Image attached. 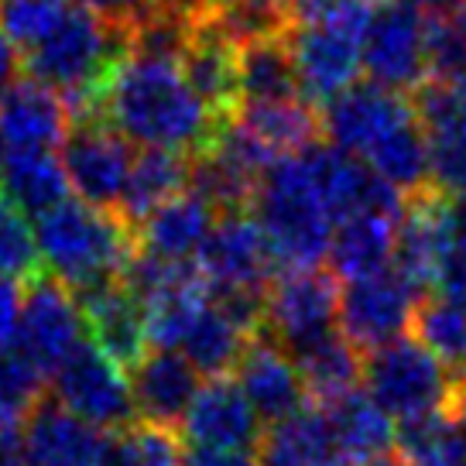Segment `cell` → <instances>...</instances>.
Returning <instances> with one entry per match:
<instances>
[{
    "label": "cell",
    "mask_w": 466,
    "mask_h": 466,
    "mask_svg": "<svg viewBox=\"0 0 466 466\" xmlns=\"http://www.w3.org/2000/svg\"><path fill=\"white\" fill-rule=\"evenodd\" d=\"M261 466H295V463H268V460H261Z\"/></svg>",
    "instance_id": "obj_48"
},
{
    "label": "cell",
    "mask_w": 466,
    "mask_h": 466,
    "mask_svg": "<svg viewBox=\"0 0 466 466\" xmlns=\"http://www.w3.org/2000/svg\"><path fill=\"white\" fill-rule=\"evenodd\" d=\"M302 151L285 155L271 168H264L250 196V217L268 237L281 271L319 268L336 230Z\"/></svg>",
    "instance_id": "obj_3"
},
{
    "label": "cell",
    "mask_w": 466,
    "mask_h": 466,
    "mask_svg": "<svg viewBox=\"0 0 466 466\" xmlns=\"http://www.w3.org/2000/svg\"><path fill=\"white\" fill-rule=\"evenodd\" d=\"M291 360L306 380V391L319 405H329L336 398L357 391V384L364 378V353L353 347L339 329L312 339L302 350H295Z\"/></svg>",
    "instance_id": "obj_30"
},
{
    "label": "cell",
    "mask_w": 466,
    "mask_h": 466,
    "mask_svg": "<svg viewBox=\"0 0 466 466\" xmlns=\"http://www.w3.org/2000/svg\"><path fill=\"white\" fill-rule=\"evenodd\" d=\"M336 312H339V278L333 271L322 268L278 271L264 295L261 333L295 353L312 339L333 333Z\"/></svg>",
    "instance_id": "obj_12"
},
{
    "label": "cell",
    "mask_w": 466,
    "mask_h": 466,
    "mask_svg": "<svg viewBox=\"0 0 466 466\" xmlns=\"http://www.w3.org/2000/svg\"><path fill=\"white\" fill-rule=\"evenodd\" d=\"M137 422L161 429L182 425L192 398L203 388V374L175 350H145V357L127 370Z\"/></svg>",
    "instance_id": "obj_18"
},
{
    "label": "cell",
    "mask_w": 466,
    "mask_h": 466,
    "mask_svg": "<svg viewBox=\"0 0 466 466\" xmlns=\"http://www.w3.org/2000/svg\"><path fill=\"white\" fill-rule=\"evenodd\" d=\"M264 7H271V11H278L281 17H289V25H291V15H295V7L302 4V0H261Z\"/></svg>",
    "instance_id": "obj_46"
},
{
    "label": "cell",
    "mask_w": 466,
    "mask_h": 466,
    "mask_svg": "<svg viewBox=\"0 0 466 466\" xmlns=\"http://www.w3.org/2000/svg\"><path fill=\"white\" fill-rule=\"evenodd\" d=\"M73 127V106L48 86L21 76L0 96V147L7 151H56Z\"/></svg>",
    "instance_id": "obj_17"
},
{
    "label": "cell",
    "mask_w": 466,
    "mask_h": 466,
    "mask_svg": "<svg viewBox=\"0 0 466 466\" xmlns=\"http://www.w3.org/2000/svg\"><path fill=\"white\" fill-rule=\"evenodd\" d=\"M360 466H411L405 460V456H394V452H380V456H374V460H367V463Z\"/></svg>",
    "instance_id": "obj_47"
},
{
    "label": "cell",
    "mask_w": 466,
    "mask_h": 466,
    "mask_svg": "<svg viewBox=\"0 0 466 466\" xmlns=\"http://www.w3.org/2000/svg\"><path fill=\"white\" fill-rule=\"evenodd\" d=\"M103 466H182V446L175 429L131 422L106 436Z\"/></svg>",
    "instance_id": "obj_34"
},
{
    "label": "cell",
    "mask_w": 466,
    "mask_h": 466,
    "mask_svg": "<svg viewBox=\"0 0 466 466\" xmlns=\"http://www.w3.org/2000/svg\"><path fill=\"white\" fill-rule=\"evenodd\" d=\"M0 466H28L25 422L21 425H0Z\"/></svg>",
    "instance_id": "obj_43"
},
{
    "label": "cell",
    "mask_w": 466,
    "mask_h": 466,
    "mask_svg": "<svg viewBox=\"0 0 466 466\" xmlns=\"http://www.w3.org/2000/svg\"><path fill=\"white\" fill-rule=\"evenodd\" d=\"M155 4H161V0H155Z\"/></svg>",
    "instance_id": "obj_50"
},
{
    "label": "cell",
    "mask_w": 466,
    "mask_h": 466,
    "mask_svg": "<svg viewBox=\"0 0 466 466\" xmlns=\"http://www.w3.org/2000/svg\"><path fill=\"white\" fill-rule=\"evenodd\" d=\"M237 86H240V103H275V100L302 96L285 35L240 45V56H237Z\"/></svg>",
    "instance_id": "obj_32"
},
{
    "label": "cell",
    "mask_w": 466,
    "mask_h": 466,
    "mask_svg": "<svg viewBox=\"0 0 466 466\" xmlns=\"http://www.w3.org/2000/svg\"><path fill=\"white\" fill-rule=\"evenodd\" d=\"M322 408L329 415L339 466H360L394 446V419L367 391H350Z\"/></svg>",
    "instance_id": "obj_25"
},
{
    "label": "cell",
    "mask_w": 466,
    "mask_h": 466,
    "mask_svg": "<svg viewBox=\"0 0 466 466\" xmlns=\"http://www.w3.org/2000/svg\"><path fill=\"white\" fill-rule=\"evenodd\" d=\"M189 175L192 155H178V151H141V155H134L131 178H127V189H124V199L116 209L120 219L134 230L158 206H165L168 199L189 189Z\"/></svg>",
    "instance_id": "obj_29"
},
{
    "label": "cell",
    "mask_w": 466,
    "mask_h": 466,
    "mask_svg": "<svg viewBox=\"0 0 466 466\" xmlns=\"http://www.w3.org/2000/svg\"><path fill=\"white\" fill-rule=\"evenodd\" d=\"M237 56H240V48L209 17H196L192 42L182 52L178 66H182V73L189 79V86L203 96V103L219 120H227L237 110V103H240Z\"/></svg>",
    "instance_id": "obj_23"
},
{
    "label": "cell",
    "mask_w": 466,
    "mask_h": 466,
    "mask_svg": "<svg viewBox=\"0 0 466 466\" xmlns=\"http://www.w3.org/2000/svg\"><path fill=\"white\" fill-rule=\"evenodd\" d=\"M28 466H103L106 432L79 422L56 401H38L25 419Z\"/></svg>",
    "instance_id": "obj_22"
},
{
    "label": "cell",
    "mask_w": 466,
    "mask_h": 466,
    "mask_svg": "<svg viewBox=\"0 0 466 466\" xmlns=\"http://www.w3.org/2000/svg\"><path fill=\"white\" fill-rule=\"evenodd\" d=\"M230 116L271 158H285V155L316 145V134L322 131L319 110L306 96L275 103H240Z\"/></svg>",
    "instance_id": "obj_27"
},
{
    "label": "cell",
    "mask_w": 466,
    "mask_h": 466,
    "mask_svg": "<svg viewBox=\"0 0 466 466\" xmlns=\"http://www.w3.org/2000/svg\"><path fill=\"white\" fill-rule=\"evenodd\" d=\"M261 460L295 466H339L333 429L322 405H306L295 415L271 425L261 439Z\"/></svg>",
    "instance_id": "obj_31"
},
{
    "label": "cell",
    "mask_w": 466,
    "mask_h": 466,
    "mask_svg": "<svg viewBox=\"0 0 466 466\" xmlns=\"http://www.w3.org/2000/svg\"><path fill=\"white\" fill-rule=\"evenodd\" d=\"M419 289L398 268H380L374 275L353 278L339 289V333L347 336L360 353L388 347L411 329Z\"/></svg>",
    "instance_id": "obj_10"
},
{
    "label": "cell",
    "mask_w": 466,
    "mask_h": 466,
    "mask_svg": "<svg viewBox=\"0 0 466 466\" xmlns=\"http://www.w3.org/2000/svg\"><path fill=\"white\" fill-rule=\"evenodd\" d=\"M182 466H261L250 452L240 450H203L192 446L189 452H182Z\"/></svg>",
    "instance_id": "obj_42"
},
{
    "label": "cell",
    "mask_w": 466,
    "mask_h": 466,
    "mask_svg": "<svg viewBox=\"0 0 466 466\" xmlns=\"http://www.w3.org/2000/svg\"><path fill=\"white\" fill-rule=\"evenodd\" d=\"M439 295L466 302V196H450V250L439 278Z\"/></svg>",
    "instance_id": "obj_39"
},
{
    "label": "cell",
    "mask_w": 466,
    "mask_h": 466,
    "mask_svg": "<svg viewBox=\"0 0 466 466\" xmlns=\"http://www.w3.org/2000/svg\"><path fill=\"white\" fill-rule=\"evenodd\" d=\"M429 52V79L452 83L466 76V7H456L450 15H436L429 21L425 35Z\"/></svg>",
    "instance_id": "obj_37"
},
{
    "label": "cell",
    "mask_w": 466,
    "mask_h": 466,
    "mask_svg": "<svg viewBox=\"0 0 466 466\" xmlns=\"http://www.w3.org/2000/svg\"><path fill=\"white\" fill-rule=\"evenodd\" d=\"M83 339H89V333L79 295L52 275L28 281L11 350H17L42 378H48Z\"/></svg>",
    "instance_id": "obj_9"
},
{
    "label": "cell",
    "mask_w": 466,
    "mask_h": 466,
    "mask_svg": "<svg viewBox=\"0 0 466 466\" xmlns=\"http://www.w3.org/2000/svg\"><path fill=\"white\" fill-rule=\"evenodd\" d=\"M411 329L415 339L456 378V384L466 380V302L450 295H429L415 309Z\"/></svg>",
    "instance_id": "obj_33"
},
{
    "label": "cell",
    "mask_w": 466,
    "mask_h": 466,
    "mask_svg": "<svg viewBox=\"0 0 466 466\" xmlns=\"http://www.w3.org/2000/svg\"><path fill=\"white\" fill-rule=\"evenodd\" d=\"M233 374H237L233 380L248 394L250 408L258 411L264 425H278L281 419L295 415L299 408H306V380L299 374L289 350L278 347L271 336H254L244 357L233 367Z\"/></svg>",
    "instance_id": "obj_16"
},
{
    "label": "cell",
    "mask_w": 466,
    "mask_h": 466,
    "mask_svg": "<svg viewBox=\"0 0 466 466\" xmlns=\"http://www.w3.org/2000/svg\"><path fill=\"white\" fill-rule=\"evenodd\" d=\"M35 233L42 268L76 295L120 281L137 250L134 230L120 213L96 209L79 199H66L35 219Z\"/></svg>",
    "instance_id": "obj_2"
},
{
    "label": "cell",
    "mask_w": 466,
    "mask_h": 466,
    "mask_svg": "<svg viewBox=\"0 0 466 466\" xmlns=\"http://www.w3.org/2000/svg\"><path fill=\"white\" fill-rule=\"evenodd\" d=\"M446 419L452 436V466H466V380L456 384V394L446 405Z\"/></svg>",
    "instance_id": "obj_41"
},
{
    "label": "cell",
    "mask_w": 466,
    "mask_h": 466,
    "mask_svg": "<svg viewBox=\"0 0 466 466\" xmlns=\"http://www.w3.org/2000/svg\"><path fill=\"white\" fill-rule=\"evenodd\" d=\"M21 69H25V58L17 52V45L7 38V31L0 28V96L21 79Z\"/></svg>",
    "instance_id": "obj_44"
},
{
    "label": "cell",
    "mask_w": 466,
    "mask_h": 466,
    "mask_svg": "<svg viewBox=\"0 0 466 466\" xmlns=\"http://www.w3.org/2000/svg\"><path fill=\"white\" fill-rule=\"evenodd\" d=\"M131 147L134 145H127L100 114H73V127L58 147V158L76 199L116 213L134 168Z\"/></svg>",
    "instance_id": "obj_8"
},
{
    "label": "cell",
    "mask_w": 466,
    "mask_h": 466,
    "mask_svg": "<svg viewBox=\"0 0 466 466\" xmlns=\"http://www.w3.org/2000/svg\"><path fill=\"white\" fill-rule=\"evenodd\" d=\"M48 391L58 408L100 432H116L137 419L127 367L103 353L93 339L79 347L48 374Z\"/></svg>",
    "instance_id": "obj_6"
},
{
    "label": "cell",
    "mask_w": 466,
    "mask_h": 466,
    "mask_svg": "<svg viewBox=\"0 0 466 466\" xmlns=\"http://www.w3.org/2000/svg\"><path fill=\"white\" fill-rule=\"evenodd\" d=\"M450 250V196L436 186L408 196L394 233V268L415 289H439Z\"/></svg>",
    "instance_id": "obj_14"
},
{
    "label": "cell",
    "mask_w": 466,
    "mask_h": 466,
    "mask_svg": "<svg viewBox=\"0 0 466 466\" xmlns=\"http://www.w3.org/2000/svg\"><path fill=\"white\" fill-rule=\"evenodd\" d=\"M89 110L141 151L199 155L223 124L189 86L178 62L137 52L116 62Z\"/></svg>",
    "instance_id": "obj_1"
},
{
    "label": "cell",
    "mask_w": 466,
    "mask_h": 466,
    "mask_svg": "<svg viewBox=\"0 0 466 466\" xmlns=\"http://www.w3.org/2000/svg\"><path fill=\"white\" fill-rule=\"evenodd\" d=\"M83 312H86V333L89 339L110 353L114 360L131 370L147 350V329H145V306L124 281L93 289L79 295Z\"/></svg>",
    "instance_id": "obj_21"
},
{
    "label": "cell",
    "mask_w": 466,
    "mask_h": 466,
    "mask_svg": "<svg viewBox=\"0 0 466 466\" xmlns=\"http://www.w3.org/2000/svg\"><path fill=\"white\" fill-rule=\"evenodd\" d=\"M69 178L56 151H7L0 161V199L25 217H45L69 199Z\"/></svg>",
    "instance_id": "obj_26"
},
{
    "label": "cell",
    "mask_w": 466,
    "mask_h": 466,
    "mask_svg": "<svg viewBox=\"0 0 466 466\" xmlns=\"http://www.w3.org/2000/svg\"><path fill=\"white\" fill-rule=\"evenodd\" d=\"M0 275L15 281H35L42 275L35 223L7 199H0Z\"/></svg>",
    "instance_id": "obj_35"
},
{
    "label": "cell",
    "mask_w": 466,
    "mask_h": 466,
    "mask_svg": "<svg viewBox=\"0 0 466 466\" xmlns=\"http://www.w3.org/2000/svg\"><path fill=\"white\" fill-rule=\"evenodd\" d=\"M79 4L116 28H131L134 21H141L155 7V0H79Z\"/></svg>",
    "instance_id": "obj_40"
},
{
    "label": "cell",
    "mask_w": 466,
    "mask_h": 466,
    "mask_svg": "<svg viewBox=\"0 0 466 466\" xmlns=\"http://www.w3.org/2000/svg\"><path fill=\"white\" fill-rule=\"evenodd\" d=\"M254 336L258 333L248 322L237 319L230 309L213 295L199 309V316L192 319L175 353H182L203 378H227V370L237 367V360L244 357V350Z\"/></svg>",
    "instance_id": "obj_24"
},
{
    "label": "cell",
    "mask_w": 466,
    "mask_h": 466,
    "mask_svg": "<svg viewBox=\"0 0 466 466\" xmlns=\"http://www.w3.org/2000/svg\"><path fill=\"white\" fill-rule=\"evenodd\" d=\"M415 110L429 134L432 186L446 196H466V106L450 83L429 79L415 96Z\"/></svg>",
    "instance_id": "obj_19"
},
{
    "label": "cell",
    "mask_w": 466,
    "mask_h": 466,
    "mask_svg": "<svg viewBox=\"0 0 466 466\" xmlns=\"http://www.w3.org/2000/svg\"><path fill=\"white\" fill-rule=\"evenodd\" d=\"M127 28H116L100 15H93L79 0L38 45L25 52L28 79L48 86L79 114L93 106L106 76L127 56Z\"/></svg>",
    "instance_id": "obj_4"
},
{
    "label": "cell",
    "mask_w": 466,
    "mask_h": 466,
    "mask_svg": "<svg viewBox=\"0 0 466 466\" xmlns=\"http://www.w3.org/2000/svg\"><path fill=\"white\" fill-rule=\"evenodd\" d=\"M415 116H419L415 100H408L405 93L374 86V83H357L322 106L319 124L333 147L353 158H367L384 137H391Z\"/></svg>",
    "instance_id": "obj_13"
},
{
    "label": "cell",
    "mask_w": 466,
    "mask_h": 466,
    "mask_svg": "<svg viewBox=\"0 0 466 466\" xmlns=\"http://www.w3.org/2000/svg\"><path fill=\"white\" fill-rule=\"evenodd\" d=\"M429 21L411 0H374L364 28V76L367 83L394 93H419L429 83L425 52Z\"/></svg>",
    "instance_id": "obj_7"
},
{
    "label": "cell",
    "mask_w": 466,
    "mask_h": 466,
    "mask_svg": "<svg viewBox=\"0 0 466 466\" xmlns=\"http://www.w3.org/2000/svg\"><path fill=\"white\" fill-rule=\"evenodd\" d=\"M360 380L364 391L398 422L436 415L456 394V378L415 336H401L388 347L364 353Z\"/></svg>",
    "instance_id": "obj_5"
},
{
    "label": "cell",
    "mask_w": 466,
    "mask_h": 466,
    "mask_svg": "<svg viewBox=\"0 0 466 466\" xmlns=\"http://www.w3.org/2000/svg\"><path fill=\"white\" fill-rule=\"evenodd\" d=\"M213 295H264L278 278V261L248 209L219 213L196 258Z\"/></svg>",
    "instance_id": "obj_11"
},
{
    "label": "cell",
    "mask_w": 466,
    "mask_h": 466,
    "mask_svg": "<svg viewBox=\"0 0 466 466\" xmlns=\"http://www.w3.org/2000/svg\"><path fill=\"white\" fill-rule=\"evenodd\" d=\"M45 378L17 353L0 350V425H21L42 401Z\"/></svg>",
    "instance_id": "obj_36"
},
{
    "label": "cell",
    "mask_w": 466,
    "mask_h": 466,
    "mask_svg": "<svg viewBox=\"0 0 466 466\" xmlns=\"http://www.w3.org/2000/svg\"><path fill=\"white\" fill-rule=\"evenodd\" d=\"M217 209L203 196L186 189L182 196L158 206L151 217H145L134 230V244L147 258L172 264H192L203 250L206 237L217 223Z\"/></svg>",
    "instance_id": "obj_20"
},
{
    "label": "cell",
    "mask_w": 466,
    "mask_h": 466,
    "mask_svg": "<svg viewBox=\"0 0 466 466\" xmlns=\"http://www.w3.org/2000/svg\"><path fill=\"white\" fill-rule=\"evenodd\" d=\"M178 429L203 450L250 452L264 439V422L233 378H206Z\"/></svg>",
    "instance_id": "obj_15"
},
{
    "label": "cell",
    "mask_w": 466,
    "mask_h": 466,
    "mask_svg": "<svg viewBox=\"0 0 466 466\" xmlns=\"http://www.w3.org/2000/svg\"><path fill=\"white\" fill-rule=\"evenodd\" d=\"M76 0H0V28L25 56L73 11Z\"/></svg>",
    "instance_id": "obj_38"
},
{
    "label": "cell",
    "mask_w": 466,
    "mask_h": 466,
    "mask_svg": "<svg viewBox=\"0 0 466 466\" xmlns=\"http://www.w3.org/2000/svg\"><path fill=\"white\" fill-rule=\"evenodd\" d=\"M0 161H4V147H0Z\"/></svg>",
    "instance_id": "obj_49"
},
{
    "label": "cell",
    "mask_w": 466,
    "mask_h": 466,
    "mask_svg": "<svg viewBox=\"0 0 466 466\" xmlns=\"http://www.w3.org/2000/svg\"><path fill=\"white\" fill-rule=\"evenodd\" d=\"M415 7H422L425 15H450V11H456V7H466V0H411Z\"/></svg>",
    "instance_id": "obj_45"
},
{
    "label": "cell",
    "mask_w": 466,
    "mask_h": 466,
    "mask_svg": "<svg viewBox=\"0 0 466 466\" xmlns=\"http://www.w3.org/2000/svg\"><path fill=\"white\" fill-rule=\"evenodd\" d=\"M394 233L398 219L384 213H357V217L336 223L329 240V271L343 281L374 275L380 268L394 264Z\"/></svg>",
    "instance_id": "obj_28"
}]
</instances>
